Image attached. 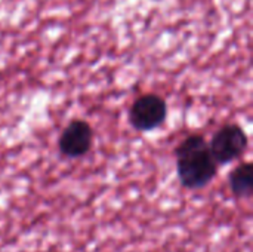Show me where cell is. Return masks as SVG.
I'll return each mask as SVG.
<instances>
[{"instance_id": "obj_4", "label": "cell", "mask_w": 253, "mask_h": 252, "mask_svg": "<svg viewBox=\"0 0 253 252\" xmlns=\"http://www.w3.org/2000/svg\"><path fill=\"white\" fill-rule=\"evenodd\" d=\"M93 141V131L92 126L84 120H73L68 123V126L64 128L61 132L58 146L61 154L65 157H80L84 156Z\"/></svg>"}, {"instance_id": "obj_1", "label": "cell", "mask_w": 253, "mask_h": 252, "mask_svg": "<svg viewBox=\"0 0 253 252\" xmlns=\"http://www.w3.org/2000/svg\"><path fill=\"white\" fill-rule=\"evenodd\" d=\"M175 156L179 183L188 190L206 187L218 174V163L211 153L209 143L200 134L184 138L178 144Z\"/></svg>"}, {"instance_id": "obj_5", "label": "cell", "mask_w": 253, "mask_h": 252, "mask_svg": "<svg viewBox=\"0 0 253 252\" xmlns=\"http://www.w3.org/2000/svg\"><path fill=\"white\" fill-rule=\"evenodd\" d=\"M228 183H230L231 193L236 198H239V199L251 198L253 192L252 163L245 162V163L239 165L237 168H234L233 172L228 177Z\"/></svg>"}, {"instance_id": "obj_2", "label": "cell", "mask_w": 253, "mask_h": 252, "mask_svg": "<svg viewBox=\"0 0 253 252\" xmlns=\"http://www.w3.org/2000/svg\"><path fill=\"white\" fill-rule=\"evenodd\" d=\"M249 144V138L245 129L237 123H228L219 128L211 143V153L218 165H227L240 159Z\"/></svg>"}, {"instance_id": "obj_3", "label": "cell", "mask_w": 253, "mask_h": 252, "mask_svg": "<svg viewBox=\"0 0 253 252\" xmlns=\"http://www.w3.org/2000/svg\"><path fill=\"white\" fill-rule=\"evenodd\" d=\"M168 116V104L157 94H144L133 101L129 110L132 128L141 132H150L162 126Z\"/></svg>"}]
</instances>
